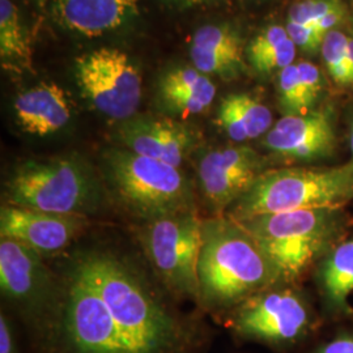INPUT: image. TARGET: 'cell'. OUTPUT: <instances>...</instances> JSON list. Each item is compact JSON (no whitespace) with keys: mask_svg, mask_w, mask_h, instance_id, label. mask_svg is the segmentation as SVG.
Instances as JSON below:
<instances>
[{"mask_svg":"<svg viewBox=\"0 0 353 353\" xmlns=\"http://www.w3.org/2000/svg\"><path fill=\"white\" fill-rule=\"evenodd\" d=\"M108 305L134 353H194L195 328L172 313L139 272L110 252L89 250L74 259Z\"/></svg>","mask_w":353,"mask_h":353,"instance_id":"cell-1","label":"cell"},{"mask_svg":"<svg viewBox=\"0 0 353 353\" xmlns=\"http://www.w3.org/2000/svg\"><path fill=\"white\" fill-rule=\"evenodd\" d=\"M199 303L223 310L246 301L280 281L255 241L230 217L203 220Z\"/></svg>","mask_w":353,"mask_h":353,"instance_id":"cell-2","label":"cell"},{"mask_svg":"<svg viewBox=\"0 0 353 353\" xmlns=\"http://www.w3.org/2000/svg\"><path fill=\"white\" fill-rule=\"evenodd\" d=\"M353 201V160L327 169L265 170L228 212L234 221L300 210H341Z\"/></svg>","mask_w":353,"mask_h":353,"instance_id":"cell-3","label":"cell"},{"mask_svg":"<svg viewBox=\"0 0 353 353\" xmlns=\"http://www.w3.org/2000/svg\"><path fill=\"white\" fill-rule=\"evenodd\" d=\"M43 322L50 353H134L101 294L72 262L58 307Z\"/></svg>","mask_w":353,"mask_h":353,"instance_id":"cell-4","label":"cell"},{"mask_svg":"<svg viewBox=\"0 0 353 353\" xmlns=\"http://www.w3.org/2000/svg\"><path fill=\"white\" fill-rule=\"evenodd\" d=\"M105 176L114 196L145 221L196 212L192 185L179 168L115 148L105 153Z\"/></svg>","mask_w":353,"mask_h":353,"instance_id":"cell-5","label":"cell"},{"mask_svg":"<svg viewBox=\"0 0 353 353\" xmlns=\"http://www.w3.org/2000/svg\"><path fill=\"white\" fill-rule=\"evenodd\" d=\"M280 280H296L341 234V210H300L237 221Z\"/></svg>","mask_w":353,"mask_h":353,"instance_id":"cell-6","label":"cell"},{"mask_svg":"<svg viewBox=\"0 0 353 353\" xmlns=\"http://www.w3.org/2000/svg\"><path fill=\"white\" fill-rule=\"evenodd\" d=\"M7 204L50 214L83 216L99 210L102 188L93 172L77 159L26 161L6 185Z\"/></svg>","mask_w":353,"mask_h":353,"instance_id":"cell-7","label":"cell"},{"mask_svg":"<svg viewBox=\"0 0 353 353\" xmlns=\"http://www.w3.org/2000/svg\"><path fill=\"white\" fill-rule=\"evenodd\" d=\"M140 240L154 270L170 290L182 296L199 297L203 220L196 212L148 221L140 230Z\"/></svg>","mask_w":353,"mask_h":353,"instance_id":"cell-8","label":"cell"},{"mask_svg":"<svg viewBox=\"0 0 353 353\" xmlns=\"http://www.w3.org/2000/svg\"><path fill=\"white\" fill-rule=\"evenodd\" d=\"M77 87L94 110L118 122L137 115L143 94L138 67L126 52L101 48L75 61Z\"/></svg>","mask_w":353,"mask_h":353,"instance_id":"cell-9","label":"cell"},{"mask_svg":"<svg viewBox=\"0 0 353 353\" xmlns=\"http://www.w3.org/2000/svg\"><path fill=\"white\" fill-rule=\"evenodd\" d=\"M312 326V314L292 290H265L240 303L232 327L245 339L285 345L301 339Z\"/></svg>","mask_w":353,"mask_h":353,"instance_id":"cell-10","label":"cell"},{"mask_svg":"<svg viewBox=\"0 0 353 353\" xmlns=\"http://www.w3.org/2000/svg\"><path fill=\"white\" fill-rule=\"evenodd\" d=\"M263 168V157L246 145L214 148L202 154L198 182L212 212L220 216L229 210L265 172Z\"/></svg>","mask_w":353,"mask_h":353,"instance_id":"cell-11","label":"cell"},{"mask_svg":"<svg viewBox=\"0 0 353 353\" xmlns=\"http://www.w3.org/2000/svg\"><path fill=\"white\" fill-rule=\"evenodd\" d=\"M117 139L128 151L181 168L201 144L199 131L165 115H135L117 130Z\"/></svg>","mask_w":353,"mask_h":353,"instance_id":"cell-12","label":"cell"},{"mask_svg":"<svg viewBox=\"0 0 353 353\" xmlns=\"http://www.w3.org/2000/svg\"><path fill=\"white\" fill-rule=\"evenodd\" d=\"M335 115L331 106L303 115H284L265 135V150L290 161L327 159L336 148Z\"/></svg>","mask_w":353,"mask_h":353,"instance_id":"cell-13","label":"cell"},{"mask_svg":"<svg viewBox=\"0 0 353 353\" xmlns=\"http://www.w3.org/2000/svg\"><path fill=\"white\" fill-rule=\"evenodd\" d=\"M0 287L11 301L37 316H43L51 305L50 272L42 255L21 242L1 239Z\"/></svg>","mask_w":353,"mask_h":353,"instance_id":"cell-14","label":"cell"},{"mask_svg":"<svg viewBox=\"0 0 353 353\" xmlns=\"http://www.w3.org/2000/svg\"><path fill=\"white\" fill-rule=\"evenodd\" d=\"M87 217L58 214L4 204L0 211L1 239L17 241L41 255L64 250L83 232Z\"/></svg>","mask_w":353,"mask_h":353,"instance_id":"cell-15","label":"cell"},{"mask_svg":"<svg viewBox=\"0 0 353 353\" xmlns=\"http://www.w3.org/2000/svg\"><path fill=\"white\" fill-rule=\"evenodd\" d=\"M62 26L84 37H101L139 13V0H52Z\"/></svg>","mask_w":353,"mask_h":353,"instance_id":"cell-16","label":"cell"},{"mask_svg":"<svg viewBox=\"0 0 353 353\" xmlns=\"http://www.w3.org/2000/svg\"><path fill=\"white\" fill-rule=\"evenodd\" d=\"M246 48L240 32L229 24L204 26L196 30L190 45L192 67L204 75L234 79L245 71Z\"/></svg>","mask_w":353,"mask_h":353,"instance_id":"cell-17","label":"cell"},{"mask_svg":"<svg viewBox=\"0 0 353 353\" xmlns=\"http://www.w3.org/2000/svg\"><path fill=\"white\" fill-rule=\"evenodd\" d=\"M13 112L23 131L36 137H48L70 123L72 103L58 84L41 83L23 90L14 99Z\"/></svg>","mask_w":353,"mask_h":353,"instance_id":"cell-18","label":"cell"},{"mask_svg":"<svg viewBox=\"0 0 353 353\" xmlns=\"http://www.w3.org/2000/svg\"><path fill=\"white\" fill-rule=\"evenodd\" d=\"M217 88L212 80L195 67H178L166 72L159 83V99L166 112L189 117L207 112Z\"/></svg>","mask_w":353,"mask_h":353,"instance_id":"cell-19","label":"cell"},{"mask_svg":"<svg viewBox=\"0 0 353 353\" xmlns=\"http://www.w3.org/2000/svg\"><path fill=\"white\" fill-rule=\"evenodd\" d=\"M217 125L234 143L265 135L272 125V113L256 96L232 93L220 102Z\"/></svg>","mask_w":353,"mask_h":353,"instance_id":"cell-20","label":"cell"},{"mask_svg":"<svg viewBox=\"0 0 353 353\" xmlns=\"http://www.w3.org/2000/svg\"><path fill=\"white\" fill-rule=\"evenodd\" d=\"M319 285L330 309L348 310L353 293V240L341 242L328 252L318 271Z\"/></svg>","mask_w":353,"mask_h":353,"instance_id":"cell-21","label":"cell"},{"mask_svg":"<svg viewBox=\"0 0 353 353\" xmlns=\"http://www.w3.org/2000/svg\"><path fill=\"white\" fill-rule=\"evenodd\" d=\"M0 58L7 71L33 72L30 38L19 8L11 0H0Z\"/></svg>","mask_w":353,"mask_h":353,"instance_id":"cell-22","label":"cell"},{"mask_svg":"<svg viewBox=\"0 0 353 353\" xmlns=\"http://www.w3.org/2000/svg\"><path fill=\"white\" fill-rule=\"evenodd\" d=\"M297 48L285 26H270L259 32L246 46L248 62L259 74L281 71L294 63Z\"/></svg>","mask_w":353,"mask_h":353,"instance_id":"cell-23","label":"cell"},{"mask_svg":"<svg viewBox=\"0 0 353 353\" xmlns=\"http://www.w3.org/2000/svg\"><path fill=\"white\" fill-rule=\"evenodd\" d=\"M347 20V8L341 0H300L292 4L288 21L313 26L325 36Z\"/></svg>","mask_w":353,"mask_h":353,"instance_id":"cell-24","label":"cell"},{"mask_svg":"<svg viewBox=\"0 0 353 353\" xmlns=\"http://www.w3.org/2000/svg\"><path fill=\"white\" fill-rule=\"evenodd\" d=\"M276 88L279 108L284 115H303L313 112L305 94L297 63L279 72Z\"/></svg>","mask_w":353,"mask_h":353,"instance_id":"cell-25","label":"cell"},{"mask_svg":"<svg viewBox=\"0 0 353 353\" xmlns=\"http://www.w3.org/2000/svg\"><path fill=\"white\" fill-rule=\"evenodd\" d=\"M348 39L339 29L331 30L323 38L322 42V58L326 64L328 74L332 80L345 87L347 84V52H348Z\"/></svg>","mask_w":353,"mask_h":353,"instance_id":"cell-26","label":"cell"},{"mask_svg":"<svg viewBox=\"0 0 353 353\" xmlns=\"http://www.w3.org/2000/svg\"><path fill=\"white\" fill-rule=\"evenodd\" d=\"M285 29L297 49L310 55H316V51L321 50L325 34L316 30V28L288 21Z\"/></svg>","mask_w":353,"mask_h":353,"instance_id":"cell-27","label":"cell"},{"mask_svg":"<svg viewBox=\"0 0 353 353\" xmlns=\"http://www.w3.org/2000/svg\"><path fill=\"white\" fill-rule=\"evenodd\" d=\"M300 76L303 80V89L307 102L312 108V110H316V105L323 89H325V79L321 72V70L316 64L310 62H299L297 63Z\"/></svg>","mask_w":353,"mask_h":353,"instance_id":"cell-28","label":"cell"},{"mask_svg":"<svg viewBox=\"0 0 353 353\" xmlns=\"http://www.w3.org/2000/svg\"><path fill=\"white\" fill-rule=\"evenodd\" d=\"M313 353H353V334H341Z\"/></svg>","mask_w":353,"mask_h":353,"instance_id":"cell-29","label":"cell"},{"mask_svg":"<svg viewBox=\"0 0 353 353\" xmlns=\"http://www.w3.org/2000/svg\"><path fill=\"white\" fill-rule=\"evenodd\" d=\"M0 353H20L8 318L0 316Z\"/></svg>","mask_w":353,"mask_h":353,"instance_id":"cell-30","label":"cell"},{"mask_svg":"<svg viewBox=\"0 0 353 353\" xmlns=\"http://www.w3.org/2000/svg\"><path fill=\"white\" fill-rule=\"evenodd\" d=\"M353 85V38L348 39V52H347V84L345 87Z\"/></svg>","mask_w":353,"mask_h":353,"instance_id":"cell-31","label":"cell"},{"mask_svg":"<svg viewBox=\"0 0 353 353\" xmlns=\"http://www.w3.org/2000/svg\"><path fill=\"white\" fill-rule=\"evenodd\" d=\"M176 4H181L183 7H191V6H201V4H207L214 0H170Z\"/></svg>","mask_w":353,"mask_h":353,"instance_id":"cell-32","label":"cell"},{"mask_svg":"<svg viewBox=\"0 0 353 353\" xmlns=\"http://www.w3.org/2000/svg\"><path fill=\"white\" fill-rule=\"evenodd\" d=\"M350 145H351V151L353 154V117L352 122H351V130H350Z\"/></svg>","mask_w":353,"mask_h":353,"instance_id":"cell-33","label":"cell"},{"mask_svg":"<svg viewBox=\"0 0 353 353\" xmlns=\"http://www.w3.org/2000/svg\"><path fill=\"white\" fill-rule=\"evenodd\" d=\"M49 0H36V3H37L38 6L43 10L45 8V6H46V3H48Z\"/></svg>","mask_w":353,"mask_h":353,"instance_id":"cell-34","label":"cell"}]
</instances>
